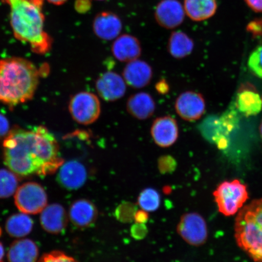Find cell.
<instances>
[{"label":"cell","instance_id":"f35d334b","mask_svg":"<svg viewBox=\"0 0 262 262\" xmlns=\"http://www.w3.org/2000/svg\"><path fill=\"white\" fill-rule=\"evenodd\" d=\"M48 1L52 3V4L59 6L64 4L68 0H48Z\"/></svg>","mask_w":262,"mask_h":262},{"label":"cell","instance_id":"b9f144b4","mask_svg":"<svg viewBox=\"0 0 262 262\" xmlns=\"http://www.w3.org/2000/svg\"><path fill=\"white\" fill-rule=\"evenodd\" d=\"M2 234V228H0V237H1Z\"/></svg>","mask_w":262,"mask_h":262},{"label":"cell","instance_id":"f546056e","mask_svg":"<svg viewBox=\"0 0 262 262\" xmlns=\"http://www.w3.org/2000/svg\"><path fill=\"white\" fill-rule=\"evenodd\" d=\"M37 262H78L60 251H53L46 254Z\"/></svg>","mask_w":262,"mask_h":262},{"label":"cell","instance_id":"60d3db41","mask_svg":"<svg viewBox=\"0 0 262 262\" xmlns=\"http://www.w3.org/2000/svg\"><path fill=\"white\" fill-rule=\"evenodd\" d=\"M260 136H261V139H262V120H261V124L260 125Z\"/></svg>","mask_w":262,"mask_h":262},{"label":"cell","instance_id":"7402d4cb","mask_svg":"<svg viewBox=\"0 0 262 262\" xmlns=\"http://www.w3.org/2000/svg\"><path fill=\"white\" fill-rule=\"evenodd\" d=\"M38 248L34 242L22 238L13 242L8 253L9 262H37Z\"/></svg>","mask_w":262,"mask_h":262},{"label":"cell","instance_id":"d6986e66","mask_svg":"<svg viewBox=\"0 0 262 262\" xmlns=\"http://www.w3.org/2000/svg\"><path fill=\"white\" fill-rule=\"evenodd\" d=\"M111 51L117 60L129 63L139 59L142 54V47L136 37L123 34L116 38L111 47Z\"/></svg>","mask_w":262,"mask_h":262},{"label":"cell","instance_id":"5b68a950","mask_svg":"<svg viewBox=\"0 0 262 262\" xmlns=\"http://www.w3.org/2000/svg\"><path fill=\"white\" fill-rule=\"evenodd\" d=\"M213 195L219 211L225 216L237 214L249 198L247 186L237 179L222 182Z\"/></svg>","mask_w":262,"mask_h":262},{"label":"cell","instance_id":"8992f818","mask_svg":"<svg viewBox=\"0 0 262 262\" xmlns=\"http://www.w3.org/2000/svg\"><path fill=\"white\" fill-rule=\"evenodd\" d=\"M68 107L73 120L83 125L93 124L100 116L99 98L90 92L82 91L75 94L71 98Z\"/></svg>","mask_w":262,"mask_h":262},{"label":"cell","instance_id":"2e32d148","mask_svg":"<svg viewBox=\"0 0 262 262\" xmlns=\"http://www.w3.org/2000/svg\"><path fill=\"white\" fill-rule=\"evenodd\" d=\"M93 28L97 37L110 41L119 37L122 30V23L119 16L114 13L104 11L94 18Z\"/></svg>","mask_w":262,"mask_h":262},{"label":"cell","instance_id":"d6a6232c","mask_svg":"<svg viewBox=\"0 0 262 262\" xmlns=\"http://www.w3.org/2000/svg\"><path fill=\"white\" fill-rule=\"evenodd\" d=\"M247 31L253 34L254 37L262 35V18L255 19L247 26Z\"/></svg>","mask_w":262,"mask_h":262},{"label":"cell","instance_id":"277c9868","mask_svg":"<svg viewBox=\"0 0 262 262\" xmlns=\"http://www.w3.org/2000/svg\"><path fill=\"white\" fill-rule=\"evenodd\" d=\"M238 247L254 262H262V199H255L238 211L234 225Z\"/></svg>","mask_w":262,"mask_h":262},{"label":"cell","instance_id":"7bdbcfd3","mask_svg":"<svg viewBox=\"0 0 262 262\" xmlns=\"http://www.w3.org/2000/svg\"><path fill=\"white\" fill-rule=\"evenodd\" d=\"M97 1H104V0H97Z\"/></svg>","mask_w":262,"mask_h":262},{"label":"cell","instance_id":"ab89813d","mask_svg":"<svg viewBox=\"0 0 262 262\" xmlns=\"http://www.w3.org/2000/svg\"><path fill=\"white\" fill-rule=\"evenodd\" d=\"M5 254L4 247H3V245L1 242H0V262H3V259H4Z\"/></svg>","mask_w":262,"mask_h":262},{"label":"cell","instance_id":"8fae6325","mask_svg":"<svg viewBox=\"0 0 262 262\" xmlns=\"http://www.w3.org/2000/svg\"><path fill=\"white\" fill-rule=\"evenodd\" d=\"M98 96L104 101L113 102L122 98L126 91L123 77L113 71L101 74L96 81Z\"/></svg>","mask_w":262,"mask_h":262},{"label":"cell","instance_id":"ba28073f","mask_svg":"<svg viewBox=\"0 0 262 262\" xmlns=\"http://www.w3.org/2000/svg\"><path fill=\"white\" fill-rule=\"evenodd\" d=\"M178 231L186 243L195 247L205 244L208 239L207 225L198 213L189 212L183 215L179 223Z\"/></svg>","mask_w":262,"mask_h":262},{"label":"cell","instance_id":"ee69618b","mask_svg":"<svg viewBox=\"0 0 262 262\" xmlns=\"http://www.w3.org/2000/svg\"><path fill=\"white\" fill-rule=\"evenodd\" d=\"M261 100H262V98H261Z\"/></svg>","mask_w":262,"mask_h":262},{"label":"cell","instance_id":"9c48e42d","mask_svg":"<svg viewBox=\"0 0 262 262\" xmlns=\"http://www.w3.org/2000/svg\"><path fill=\"white\" fill-rule=\"evenodd\" d=\"M174 107L177 114L183 120L194 122L204 114L206 103L201 94L189 91L184 92L177 98Z\"/></svg>","mask_w":262,"mask_h":262},{"label":"cell","instance_id":"484cf974","mask_svg":"<svg viewBox=\"0 0 262 262\" xmlns=\"http://www.w3.org/2000/svg\"><path fill=\"white\" fill-rule=\"evenodd\" d=\"M18 188V176L10 169H0V199L14 194Z\"/></svg>","mask_w":262,"mask_h":262},{"label":"cell","instance_id":"4dcf8cb0","mask_svg":"<svg viewBox=\"0 0 262 262\" xmlns=\"http://www.w3.org/2000/svg\"><path fill=\"white\" fill-rule=\"evenodd\" d=\"M176 161L171 156H163L159 159V169L162 172H171L176 169Z\"/></svg>","mask_w":262,"mask_h":262},{"label":"cell","instance_id":"7a4b0ae2","mask_svg":"<svg viewBox=\"0 0 262 262\" xmlns=\"http://www.w3.org/2000/svg\"><path fill=\"white\" fill-rule=\"evenodd\" d=\"M9 5L11 25L15 37L30 46L35 54L51 50L52 40L44 29V0H2Z\"/></svg>","mask_w":262,"mask_h":262},{"label":"cell","instance_id":"9a60e30c","mask_svg":"<svg viewBox=\"0 0 262 262\" xmlns=\"http://www.w3.org/2000/svg\"><path fill=\"white\" fill-rule=\"evenodd\" d=\"M122 77L129 86L140 89L147 86L151 81L152 68L147 62L137 59L127 63L123 69Z\"/></svg>","mask_w":262,"mask_h":262},{"label":"cell","instance_id":"ac0fdd59","mask_svg":"<svg viewBox=\"0 0 262 262\" xmlns=\"http://www.w3.org/2000/svg\"><path fill=\"white\" fill-rule=\"evenodd\" d=\"M68 216L63 206L53 204L46 206L41 212L40 223L49 233L58 234L67 228Z\"/></svg>","mask_w":262,"mask_h":262},{"label":"cell","instance_id":"f1b7e54d","mask_svg":"<svg viewBox=\"0 0 262 262\" xmlns=\"http://www.w3.org/2000/svg\"><path fill=\"white\" fill-rule=\"evenodd\" d=\"M249 70L255 76L262 79V45L257 47L248 58Z\"/></svg>","mask_w":262,"mask_h":262},{"label":"cell","instance_id":"8d00e7d4","mask_svg":"<svg viewBox=\"0 0 262 262\" xmlns=\"http://www.w3.org/2000/svg\"><path fill=\"white\" fill-rule=\"evenodd\" d=\"M245 1L253 11L262 12V0H245Z\"/></svg>","mask_w":262,"mask_h":262},{"label":"cell","instance_id":"1f68e13d","mask_svg":"<svg viewBox=\"0 0 262 262\" xmlns=\"http://www.w3.org/2000/svg\"><path fill=\"white\" fill-rule=\"evenodd\" d=\"M131 235L137 240H140L146 237L147 232V229L146 227L145 224H139V223H136L132 228H131Z\"/></svg>","mask_w":262,"mask_h":262},{"label":"cell","instance_id":"e0dca14e","mask_svg":"<svg viewBox=\"0 0 262 262\" xmlns=\"http://www.w3.org/2000/svg\"><path fill=\"white\" fill-rule=\"evenodd\" d=\"M199 130L206 140L215 144L219 149L227 147L230 134L223 124L220 117L208 116L199 124Z\"/></svg>","mask_w":262,"mask_h":262},{"label":"cell","instance_id":"4316f807","mask_svg":"<svg viewBox=\"0 0 262 262\" xmlns=\"http://www.w3.org/2000/svg\"><path fill=\"white\" fill-rule=\"evenodd\" d=\"M161 198L159 192L153 188H146L141 192L138 205L142 210L147 212L156 211L160 206Z\"/></svg>","mask_w":262,"mask_h":262},{"label":"cell","instance_id":"3957f363","mask_svg":"<svg viewBox=\"0 0 262 262\" xmlns=\"http://www.w3.org/2000/svg\"><path fill=\"white\" fill-rule=\"evenodd\" d=\"M40 73L25 58L10 57L0 60V102L10 106L27 102L37 91Z\"/></svg>","mask_w":262,"mask_h":262},{"label":"cell","instance_id":"7c38bea8","mask_svg":"<svg viewBox=\"0 0 262 262\" xmlns=\"http://www.w3.org/2000/svg\"><path fill=\"white\" fill-rule=\"evenodd\" d=\"M185 15V9L178 0H162L156 8L157 22L167 29L178 27L184 20Z\"/></svg>","mask_w":262,"mask_h":262},{"label":"cell","instance_id":"5bb4252c","mask_svg":"<svg viewBox=\"0 0 262 262\" xmlns=\"http://www.w3.org/2000/svg\"><path fill=\"white\" fill-rule=\"evenodd\" d=\"M234 106L245 117L256 116L261 112L262 100L254 85L242 84L238 90Z\"/></svg>","mask_w":262,"mask_h":262},{"label":"cell","instance_id":"836d02e7","mask_svg":"<svg viewBox=\"0 0 262 262\" xmlns=\"http://www.w3.org/2000/svg\"><path fill=\"white\" fill-rule=\"evenodd\" d=\"M92 7L90 0H76L75 3V9L80 14H85L90 11Z\"/></svg>","mask_w":262,"mask_h":262},{"label":"cell","instance_id":"cb8c5ba5","mask_svg":"<svg viewBox=\"0 0 262 262\" xmlns=\"http://www.w3.org/2000/svg\"><path fill=\"white\" fill-rule=\"evenodd\" d=\"M194 47V41L187 34L182 31H174L170 36L168 51L172 57L182 59L192 53Z\"/></svg>","mask_w":262,"mask_h":262},{"label":"cell","instance_id":"6da1fadb","mask_svg":"<svg viewBox=\"0 0 262 262\" xmlns=\"http://www.w3.org/2000/svg\"><path fill=\"white\" fill-rule=\"evenodd\" d=\"M3 155L5 165L18 177L53 174L64 162L57 139L42 126L10 130Z\"/></svg>","mask_w":262,"mask_h":262},{"label":"cell","instance_id":"d4e9b609","mask_svg":"<svg viewBox=\"0 0 262 262\" xmlns=\"http://www.w3.org/2000/svg\"><path fill=\"white\" fill-rule=\"evenodd\" d=\"M33 227L32 219L23 212L12 215L6 222V231L15 238H23L30 234Z\"/></svg>","mask_w":262,"mask_h":262},{"label":"cell","instance_id":"d590c367","mask_svg":"<svg viewBox=\"0 0 262 262\" xmlns=\"http://www.w3.org/2000/svg\"><path fill=\"white\" fill-rule=\"evenodd\" d=\"M169 89V85L165 79L160 80L156 84V90L160 94L168 93Z\"/></svg>","mask_w":262,"mask_h":262},{"label":"cell","instance_id":"52a82bcc","mask_svg":"<svg viewBox=\"0 0 262 262\" xmlns=\"http://www.w3.org/2000/svg\"><path fill=\"white\" fill-rule=\"evenodd\" d=\"M14 198L16 207L26 214H37L48 205L45 189L36 182H27L19 186Z\"/></svg>","mask_w":262,"mask_h":262},{"label":"cell","instance_id":"e575fe53","mask_svg":"<svg viewBox=\"0 0 262 262\" xmlns=\"http://www.w3.org/2000/svg\"><path fill=\"white\" fill-rule=\"evenodd\" d=\"M9 132V121L4 115L0 114V139H5Z\"/></svg>","mask_w":262,"mask_h":262},{"label":"cell","instance_id":"603a6c76","mask_svg":"<svg viewBox=\"0 0 262 262\" xmlns=\"http://www.w3.org/2000/svg\"><path fill=\"white\" fill-rule=\"evenodd\" d=\"M217 9V0H185L184 9L188 17L202 21L212 17Z\"/></svg>","mask_w":262,"mask_h":262},{"label":"cell","instance_id":"74e56055","mask_svg":"<svg viewBox=\"0 0 262 262\" xmlns=\"http://www.w3.org/2000/svg\"><path fill=\"white\" fill-rule=\"evenodd\" d=\"M147 220H148V214H147V212L142 210V209L140 211L137 210L135 218H134V221L136 222L139 223V224H146Z\"/></svg>","mask_w":262,"mask_h":262},{"label":"cell","instance_id":"83f0119b","mask_svg":"<svg viewBox=\"0 0 262 262\" xmlns=\"http://www.w3.org/2000/svg\"><path fill=\"white\" fill-rule=\"evenodd\" d=\"M137 211L136 205L130 202H124L118 206L115 214L120 222L129 223L134 221Z\"/></svg>","mask_w":262,"mask_h":262},{"label":"cell","instance_id":"ffe728a7","mask_svg":"<svg viewBox=\"0 0 262 262\" xmlns=\"http://www.w3.org/2000/svg\"><path fill=\"white\" fill-rule=\"evenodd\" d=\"M97 214L93 203L86 199H79L71 205L68 217L75 227L86 228L94 224Z\"/></svg>","mask_w":262,"mask_h":262},{"label":"cell","instance_id":"4fadbf2b","mask_svg":"<svg viewBox=\"0 0 262 262\" xmlns=\"http://www.w3.org/2000/svg\"><path fill=\"white\" fill-rule=\"evenodd\" d=\"M88 173L86 168L77 160L64 162L59 168L57 180L62 187L68 190L80 189L86 183Z\"/></svg>","mask_w":262,"mask_h":262},{"label":"cell","instance_id":"44dd1931","mask_svg":"<svg viewBox=\"0 0 262 262\" xmlns=\"http://www.w3.org/2000/svg\"><path fill=\"white\" fill-rule=\"evenodd\" d=\"M156 108V102L151 95L144 92L132 95L126 102L127 113L140 120L149 119L155 114Z\"/></svg>","mask_w":262,"mask_h":262},{"label":"cell","instance_id":"30bf717a","mask_svg":"<svg viewBox=\"0 0 262 262\" xmlns=\"http://www.w3.org/2000/svg\"><path fill=\"white\" fill-rule=\"evenodd\" d=\"M150 131L154 142L163 148L172 146L179 138L178 123L171 116L157 118L154 120Z\"/></svg>","mask_w":262,"mask_h":262}]
</instances>
